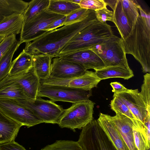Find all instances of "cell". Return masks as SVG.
Segmentation results:
<instances>
[{
  "label": "cell",
  "mask_w": 150,
  "mask_h": 150,
  "mask_svg": "<svg viewBox=\"0 0 150 150\" xmlns=\"http://www.w3.org/2000/svg\"><path fill=\"white\" fill-rule=\"evenodd\" d=\"M97 20L92 10L83 20L46 33L38 38L26 43L25 51L33 55L43 54L58 57L60 50L75 35Z\"/></svg>",
  "instance_id": "obj_1"
},
{
  "label": "cell",
  "mask_w": 150,
  "mask_h": 150,
  "mask_svg": "<svg viewBox=\"0 0 150 150\" xmlns=\"http://www.w3.org/2000/svg\"><path fill=\"white\" fill-rule=\"evenodd\" d=\"M139 14L129 35L122 39L125 53L130 54L141 64L144 73L150 72V18L139 6Z\"/></svg>",
  "instance_id": "obj_2"
},
{
  "label": "cell",
  "mask_w": 150,
  "mask_h": 150,
  "mask_svg": "<svg viewBox=\"0 0 150 150\" xmlns=\"http://www.w3.org/2000/svg\"><path fill=\"white\" fill-rule=\"evenodd\" d=\"M113 35L106 22L94 21L73 37L60 50L58 57L90 48L101 43Z\"/></svg>",
  "instance_id": "obj_3"
},
{
  "label": "cell",
  "mask_w": 150,
  "mask_h": 150,
  "mask_svg": "<svg viewBox=\"0 0 150 150\" xmlns=\"http://www.w3.org/2000/svg\"><path fill=\"white\" fill-rule=\"evenodd\" d=\"M94 105V102L89 100L73 103L70 107L64 109L57 124L61 128L73 131L82 129L93 120Z\"/></svg>",
  "instance_id": "obj_4"
},
{
  "label": "cell",
  "mask_w": 150,
  "mask_h": 150,
  "mask_svg": "<svg viewBox=\"0 0 150 150\" xmlns=\"http://www.w3.org/2000/svg\"><path fill=\"white\" fill-rule=\"evenodd\" d=\"M77 142L83 150H117L97 120L82 128Z\"/></svg>",
  "instance_id": "obj_5"
},
{
  "label": "cell",
  "mask_w": 150,
  "mask_h": 150,
  "mask_svg": "<svg viewBox=\"0 0 150 150\" xmlns=\"http://www.w3.org/2000/svg\"><path fill=\"white\" fill-rule=\"evenodd\" d=\"M90 49L100 58L105 67L129 66L122 39L114 35L106 40Z\"/></svg>",
  "instance_id": "obj_6"
},
{
  "label": "cell",
  "mask_w": 150,
  "mask_h": 150,
  "mask_svg": "<svg viewBox=\"0 0 150 150\" xmlns=\"http://www.w3.org/2000/svg\"><path fill=\"white\" fill-rule=\"evenodd\" d=\"M92 96V90L55 85L40 84L37 96L45 97L51 101L75 103L89 100Z\"/></svg>",
  "instance_id": "obj_7"
},
{
  "label": "cell",
  "mask_w": 150,
  "mask_h": 150,
  "mask_svg": "<svg viewBox=\"0 0 150 150\" xmlns=\"http://www.w3.org/2000/svg\"><path fill=\"white\" fill-rule=\"evenodd\" d=\"M65 16L50 11H42L28 21L23 23L19 42L21 44L33 41L46 33L44 29L54 21Z\"/></svg>",
  "instance_id": "obj_8"
},
{
  "label": "cell",
  "mask_w": 150,
  "mask_h": 150,
  "mask_svg": "<svg viewBox=\"0 0 150 150\" xmlns=\"http://www.w3.org/2000/svg\"><path fill=\"white\" fill-rule=\"evenodd\" d=\"M18 103L32 111L43 123L57 124L64 109L51 100L37 97L30 100L14 99Z\"/></svg>",
  "instance_id": "obj_9"
},
{
  "label": "cell",
  "mask_w": 150,
  "mask_h": 150,
  "mask_svg": "<svg viewBox=\"0 0 150 150\" xmlns=\"http://www.w3.org/2000/svg\"><path fill=\"white\" fill-rule=\"evenodd\" d=\"M0 109L10 119L28 128L43 123L32 111L13 99L0 98Z\"/></svg>",
  "instance_id": "obj_10"
},
{
  "label": "cell",
  "mask_w": 150,
  "mask_h": 150,
  "mask_svg": "<svg viewBox=\"0 0 150 150\" xmlns=\"http://www.w3.org/2000/svg\"><path fill=\"white\" fill-rule=\"evenodd\" d=\"M95 72L86 70L83 75L68 79H58L49 78L40 80V84L67 86L90 91L96 87L101 81Z\"/></svg>",
  "instance_id": "obj_11"
},
{
  "label": "cell",
  "mask_w": 150,
  "mask_h": 150,
  "mask_svg": "<svg viewBox=\"0 0 150 150\" xmlns=\"http://www.w3.org/2000/svg\"><path fill=\"white\" fill-rule=\"evenodd\" d=\"M116 96L127 106L139 123L142 126L150 109L146 107L137 89L113 95Z\"/></svg>",
  "instance_id": "obj_12"
},
{
  "label": "cell",
  "mask_w": 150,
  "mask_h": 150,
  "mask_svg": "<svg viewBox=\"0 0 150 150\" xmlns=\"http://www.w3.org/2000/svg\"><path fill=\"white\" fill-rule=\"evenodd\" d=\"M59 57L62 60L79 64L86 70L91 69L96 71L105 67L100 58L90 49L61 55Z\"/></svg>",
  "instance_id": "obj_13"
},
{
  "label": "cell",
  "mask_w": 150,
  "mask_h": 150,
  "mask_svg": "<svg viewBox=\"0 0 150 150\" xmlns=\"http://www.w3.org/2000/svg\"><path fill=\"white\" fill-rule=\"evenodd\" d=\"M50 78L68 79L83 75L86 71L79 64L62 60L59 57L52 60Z\"/></svg>",
  "instance_id": "obj_14"
},
{
  "label": "cell",
  "mask_w": 150,
  "mask_h": 150,
  "mask_svg": "<svg viewBox=\"0 0 150 150\" xmlns=\"http://www.w3.org/2000/svg\"><path fill=\"white\" fill-rule=\"evenodd\" d=\"M2 80L14 82L19 85L25 94L32 99H35L37 97L40 79L33 67L27 73L12 76H7Z\"/></svg>",
  "instance_id": "obj_15"
},
{
  "label": "cell",
  "mask_w": 150,
  "mask_h": 150,
  "mask_svg": "<svg viewBox=\"0 0 150 150\" xmlns=\"http://www.w3.org/2000/svg\"><path fill=\"white\" fill-rule=\"evenodd\" d=\"M110 117L129 150H137L134 143L133 132V128L135 127L132 121L125 115L117 113L114 116L110 115Z\"/></svg>",
  "instance_id": "obj_16"
},
{
  "label": "cell",
  "mask_w": 150,
  "mask_h": 150,
  "mask_svg": "<svg viewBox=\"0 0 150 150\" xmlns=\"http://www.w3.org/2000/svg\"><path fill=\"white\" fill-rule=\"evenodd\" d=\"M97 120L117 150H129L109 115L100 113Z\"/></svg>",
  "instance_id": "obj_17"
},
{
  "label": "cell",
  "mask_w": 150,
  "mask_h": 150,
  "mask_svg": "<svg viewBox=\"0 0 150 150\" xmlns=\"http://www.w3.org/2000/svg\"><path fill=\"white\" fill-rule=\"evenodd\" d=\"M22 126L0 109V144L14 140Z\"/></svg>",
  "instance_id": "obj_18"
},
{
  "label": "cell",
  "mask_w": 150,
  "mask_h": 150,
  "mask_svg": "<svg viewBox=\"0 0 150 150\" xmlns=\"http://www.w3.org/2000/svg\"><path fill=\"white\" fill-rule=\"evenodd\" d=\"M24 22L23 14L4 17L0 23V36L6 37L20 33Z\"/></svg>",
  "instance_id": "obj_19"
},
{
  "label": "cell",
  "mask_w": 150,
  "mask_h": 150,
  "mask_svg": "<svg viewBox=\"0 0 150 150\" xmlns=\"http://www.w3.org/2000/svg\"><path fill=\"white\" fill-rule=\"evenodd\" d=\"M101 80L113 78H120L128 80L134 76L129 66H118L104 67L95 71Z\"/></svg>",
  "instance_id": "obj_20"
},
{
  "label": "cell",
  "mask_w": 150,
  "mask_h": 150,
  "mask_svg": "<svg viewBox=\"0 0 150 150\" xmlns=\"http://www.w3.org/2000/svg\"><path fill=\"white\" fill-rule=\"evenodd\" d=\"M33 55L23 49L18 56L12 62L8 75L12 76L28 72L33 67Z\"/></svg>",
  "instance_id": "obj_21"
},
{
  "label": "cell",
  "mask_w": 150,
  "mask_h": 150,
  "mask_svg": "<svg viewBox=\"0 0 150 150\" xmlns=\"http://www.w3.org/2000/svg\"><path fill=\"white\" fill-rule=\"evenodd\" d=\"M52 57L45 54L33 55V67L40 80L46 79L50 77Z\"/></svg>",
  "instance_id": "obj_22"
},
{
  "label": "cell",
  "mask_w": 150,
  "mask_h": 150,
  "mask_svg": "<svg viewBox=\"0 0 150 150\" xmlns=\"http://www.w3.org/2000/svg\"><path fill=\"white\" fill-rule=\"evenodd\" d=\"M0 98L32 99L25 94L19 85L14 82L3 80L0 81Z\"/></svg>",
  "instance_id": "obj_23"
},
{
  "label": "cell",
  "mask_w": 150,
  "mask_h": 150,
  "mask_svg": "<svg viewBox=\"0 0 150 150\" xmlns=\"http://www.w3.org/2000/svg\"><path fill=\"white\" fill-rule=\"evenodd\" d=\"M29 2L22 0H0V16L6 17L16 14H23Z\"/></svg>",
  "instance_id": "obj_24"
},
{
  "label": "cell",
  "mask_w": 150,
  "mask_h": 150,
  "mask_svg": "<svg viewBox=\"0 0 150 150\" xmlns=\"http://www.w3.org/2000/svg\"><path fill=\"white\" fill-rule=\"evenodd\" d=\"M113 23L115 25L122 39H125L130 33L132 28L123 11L121 0H117L113 11Z\"/></svg>",
  "instance_id": "obj_25"
},
{
  "label": "cell",
  "mask_w": 150,
  "mask_h": 150,
  "mask_svg": "<svg viewBox=\"0 0 150 150\" xmlns=\"http://www.w3.org/2000/svg\"><path fill=\"white\" fill-rule=\"evenodd\" d=\"M81 8L79 5L68 0H50L47 9L50 11L67 16Z\"/></svg>",
  "instance_id": "obj_26"
},
{
  "label": "cell",
  "mask_w": 150,
  "mask_h": 150,
  "mask_svg": "<svg viewBox=\"0 0 150 150\" xmlns=\"http://www.w3.org/2000/svg\"><path fill=\"white\" fill-rule=\"evenodd\" d=\"M111 109L115 113L124 115L129 118L134 123L135 128L143 129V127L138 121L127 106L117 97L115 96L111 101Z\"/></svg>",
  "instance_id": "obj_27"
},
{
  "label": "cell",
  "mask_w": 150,
  "mask_h": 150,
  "mask_svg": "<svg viewBox=\"0 0 150 150\" xmlns=\"http://www.w3.org/2000/svg\"><path fill=\"white\" fill-rule=\"evenodd\" d=\"M50 0H32L29 2L28 6L23 14L24 22H26L42 11L47 9Z\"/></svg>",
  "instance_id": "obj_28"
},
{
  "label": "cell",
  "mask_w": 150,
  "mask_h": 150,
  "mask_svg": "<svg viewBox=\"0 0 150 150\" xmlns=\"http://www.w3.org/2000/svg\"><path fill=\"white\" fill-rule=\"evenodd\" d=\"M21 44L19 41H17L0 59V81L8 75L13 56Z\"/></svg>",
  "instance_id": "obj_29"
},
{
  "label": "cell",
  "mask_w": 150,
  "mask_h": 150,
  "mask_svg": "<svg viewBox=\"0 0 150 150\" xmlns=\"http://www.w3.org/2000/svg\"><path fill=\"white\" fill-rule=\"evenodd\" d=\"M121 0L123 11L132 28L139 15L138 10L140 5L136 0Z\"/></svg>",
  "instance_id": "obj_30"
},
{
  "label": "cell",
  "mask_w": 150,
  "mask_h": 150,
  "mask_svg": "<svg viewBox=\"0 0 150 150\" xmlns=\"http://www.w3.org/2000/svg\"><path fill=\"white\" fill-rule=\"evenodd\" d=\"M40 150H83L78 142L59 140L49 144Z\"/></svg>",
  "instance_id": "obj_31"
},
{
  "label": "cell",
  "mask_w": 150,
  "mask_h": 150,
  "mask_svg": "<svg viewBox=\"0 0 150 150\" xmlns=\"http://www.w3.org/2000/svg\"><path fill=\"white\" fill-rule=\"evenodd\" d=\"M134 144L137 150H148L150 149V143L144 129L133 128Z\"/></svg>",
  "instance_id": "obj_32"
},
{
  "label": "cell",
  "mask_w": 150,
  "mask_h": 150,
  "mask_svg": "<svg viewBox=\"0 0 150 150\" xmlns=\"http://www.w3.org/2000/svg\"><path fill=\"white\" fill-rule=\"evenodd\" d=\"M92 10L81 8L66 16L63 25L80 21L87 17Z\"/></svg>",
  "instance_id": "obj_33"
},
{
  "label": "cell",
  "mask_w": 150,
  "mask_h": 150,
  "mask_svg": "<svg viewBox=\"0 0 150 150\" xmlns=\"http://www.w3.org/2000/svg\"><path fill=\"white\" fill-rule=\"evenodd\" d=\"M143 83L140 94L148 109H150V74L144 75Z\"/></svg>",
  "instance_id": "obj_34"
},
{
  "label": "cell",
  "mask_w": 150,
  "mask_h": 150,
  "mask_svg": "<svg viewBox=\"0 0 150 150\" xmlns=\"http://www.w3.org/2000/svg\"><path fill=\"white\" fill-rule=\"evenodd\" d=\"M79 5L81 8L95 11L107 6L104 0H81Z\"/></svg>",
  "instance_id": "obj_35"
},
{
  "label": "cell",
  "mask_w": 150,
  "mask_h": 150,
  "mask_svg": "<svg viewBox=\"0 0 150 150\" xmlns=\"http://www.w3.org/2000/svg\"><path fill=\"white\" fill-rule=\"evenodd\" d=\"M15 35L5 37L0 43V59L17 41Z\"/></svg>",
  "instance_id": "obj_36"
},
{
  "label": "cell",
  "mask_w": 150,
  "mask_h": 150,
  "mask_svg": "<svg viewBox=\"0 0 150 150\" xmlns=\"http://www.w3.org/2000/svg\"><path fill=\"white\" fill-rule=\"evenodd\" d=\"M95 12L96 18L100 22L104 23L109 21L113 22V11L109 10L106 7L95 11Z\"/></svg>",
  "instance_id": "obj_37"
},
{
  "label": "cell",
  "mask_w": 150,
  "mask_h": 150,
  "mask_svg": "<svg viewBox=\"0 0 150 150\" xmlns=\"http://www.w3.org/2000/svg\"><path fill=\"white\" fill-rule=\"evenodd\" d=\"M0 150H26L14 140L0 144Z\"/></svg>",
  "instance_id": "obj_38"
},
{
  "label": "cell",
  "mask_w": 150,
  "mask_h": 150,
  "mask_svg": "<svg viewBox=\"0 0 150 150\" xmlns=\"http://www.w3.org/2000/svg\"><path fill=\"white\" fill-rule=\"evenodd\" d=\"M66 16L55 20L49 24L44 29V31L47 32L56 29L57 28L63 26L65 20Z\"/></svg>",
  "instance_id": "obj_39"
},
{
  "label": "cell",
  "mask_w": 150,
  "mask_h": 150,
  "mask_svg": "<svg viewBox=\"0 0 150 150\" xmlns=\"http://www.w3.org/2000/svg\"><path fill=\"white\" fill-rule=\"evenodd\" d=\"M110 84L112 88V91L114 93L113 95L120 93L127 92L129 90L118 82H111Z\"/></svg>",
  "instance_id": "obj_40"
},
{
  "label": "cell",
  "mask_w": 150,
  "mask_h": 150,
  "mask_svg": "<svg viewBox=\"0 0 150 150\" xmlns=\"http://www.w3.org/2000/svg\"><path fill=\"white\" fill-rule=\"evenodd\" d=\"M150 112H149L148 115L145 119L143 126L144 130L148 142L150 143Z\"/></svg>",
  "instance_id": "obj_41"
},
{
  "label": "cell",
  "mask_w": 150,
  "mask_h": 150,
  "mask_svg": "<svg viewBox=\"0 0 150 150\" xmlns=\"http://www.w3.org/2000/svg\"><path fill=\"white\" fill-rule=\"evenodd\" d=\"M106 4V6L108 5L114 11L116 4L117 0H104Z\"/></svg>",
  "instance_id": "obj_42"
},
{
  "label": "cell",
  "mask_w": 150,
  "mask_h": 150,
  "mask_svg": "<svg viewBox=\"0 0 150 150\" xmlns=\"http://www.w3.org/2000/svg\"><path fill=\"white\" fill-rule=\"evenodd\" d=\"M81 0H71L70 1L73 3L79 4Z\"/></svg>",
  "instance_id": "obj_43"
},
{
  "label": "cell",
  "mask_w": 150,
  "mask_h": 150,
  "mask_svg": "<svg viewBox=\"0 0 150 150\" xmlns=\"http://www.w3.org/2000/svg\"><path fill=\"white\" fill-rule=\"evenodd\" d=\"M5 37L4 36H0V43L3 40Z\"/></svg>",
  "instance_id": "obj_44"
},
{
  "label": "cell",
  "mask_w": 150,
  "mask_h": 150,
  "mask_svg": "<svg viewBox=\"0 0 150 150\" xmlns=\"http://www.w3.org/2000/svg\"><path fill=\"white\" fill-rule=\"evenodd\" d=\"M4 17L0 16V23L3 20Z\"/></svg>",
  "instance_id": "obj_45"
}]
</instances>
